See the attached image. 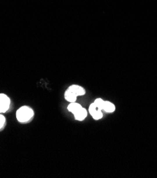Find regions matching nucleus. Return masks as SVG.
Segmentation results:
<instances>
[{
  "label": "nucleus",
  "mask_w": 157,
  "mask_h": 178,
  "mask_svg": "<svg viewBox=\"0 0 157 178\" xmlns=\"http://www.w3.org/2000/svg\"><path fill=\"white\" fill-rule=\"evenodd\" d=\"M16 114L18 121L24 123V122H27L28 121L32 119L34 115V112L30 107L24 106L18 109Z\"/></svg>",
  "instance_id": "f257e3e1"
},
{
  "label": "nucleus",
  "mask_w": 157,
  "mask_h": 178,
  "mask_svg": "<svg viewBox=\"0 0 157 178\" xmlns=\"http://www.w3.org/2000/svg\"><path fill=\"white\" fill-rule=\"evenodd\" d=\"M10 99L4 94H0V113L6 112L9 108Z\"/></svg>",
  "instance_id": "f03ea898"
},
{
  "label": "nucleus",
  "mask_w": 157,
  "mask_h": 178,
  "mask_svg": "<svg viewBox=\"0 0 157 178\" xmlns=\"http://www.w3.org/2000/svg\"><path fill=\"white\" fill-rule=\"evenodd\" d=\"M73 114L74 115V118L76 119V120L83 121L87 116V112L84 108L81 107V109H78L77 112H75Z\"/></svg>",
  "instance_id": "7ed1b4c3"
},
{
  "label": "nucleus",
  "mask_w": 157,
  "mask_h": 178,
  "mask_svg": "<svg viewBox=\"0 0 157 178\" xmlns=\"http://www.w3.org/2000/svg\"><path fill=\"white\" fill-rule=\"evenodd\" d=\"M69 89H70L71 91L74 93L76 96H82L85 94V90L84 88H82L81 87L76 85V84H74V85L70 86L69 87Z\"/></svg>",
  "instance_id": "20e7f679"
},
{
  "label": "nucleus",
  "mask_w": 157,
  "mask_h": 178,
  "mask_svg": "<svg viewBox=\"0 0 157 178\" xmlns=\"http://www.w3.org/2000/svg\"><path fill=\"white\" fill-rule=\"evenodd\" d=\"M65 99H66L67 101H68V102H69L70 103H71V102H76L77 96H76V94H75L74 93L72 92V91H71L70 89H68L65 92Z\"/></svg>",
  "instance_id": "39448f33"
},
{
  "label": "nucleus",
  "mask_w": 157,
  "mask_h": 178,
  "mask_svg": "<svg viewBox=\"0 0 157 178\" xmlns=\"http://www.w3.org/2000/svg\"><path fill=\"white\" fill-rule=\"evenodd\" d=\"M103 109H104L105 112H108V113H112V112H113L115 110V107L113 103L105 101Z\"/></svg>",
  "instance_id": "423d86ee"
},
{
  "label": "nucleus",
  "mask_w": 157,
  "mask_h": 178,
  "mask_svg": "<svg viewBox=\"0 0 157 178\" xmlns=\"http://www.w3.org/2000/svg\"><path fill=\"white\" fill-rule=\"evenodd\" d=\"M81 108V106L80 104H78V103L76 102H71L69 104V105L68 106L67 109L69 112H72V113L74 114L75 112H76L79 109Z\"/></svg>",
  "instance_id": "0eeeda50"
},
{
  "label": "nucleus",
  "mask_w": 157,
  "mask_h": 178,
  "mask_svg": "<svg viewBox=\"0 0 157 178\" xmlns=\"http://www.w3.org/2000/svg\"><path fill=\"white\" fill-rule=\"evenodd\" d=\"M91 114L95 120H99V119H101L103 117V113L101 112V110H100L99 109H96V111H94V112H92Z\"/></svg>",
  "instance_id": "6e6552de"
},
{
  "label": "nucleus",
  "mask_w": 157,
  "mask_h": 178,
  "mask_svg": "<svg viewBox=\"0 0 157 178\" xmlns=\"http://www.w3.org/2000/svg\"><path fill=\"white\" fill-rule=\"evenodd\" d=\"M104 102H105L104 100H103V99H101V98H99V99H96L94 103L96 104V106L97 107L98 109L101 110V109H103V108H104Z\"/></svg>",
  "instance_id": "1a4fd4ad"
},
{
  "label": "nucleus",
  "mask_w": 157,
  "mask_h": 178,
  "mask_svg": "<svg viewBox=\"0 0 157 178\" xmlns=\"http://www.w3.org/2000/svg\"><path fill=\"white\" fill-rule=\"evenodd\" d=\"M5 117L3 115H1V114H0V129H1V128H3V126H4V124H5Z\"/></svg>",
  "instance_id": "9d476101"
}]
</instances>
